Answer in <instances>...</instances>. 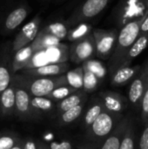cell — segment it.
Here are the masks:
<instances>
[{
  "instance_id": "6da1fadb",
  "label": "cell",
  "mask_w": 148,
  "mask_h": 149,
  "mask_svg": "<svg viewBox=\"0 0 148 149\" xmlns=\"http://www.w3.org/2000/svg\"><path fill=\"white\" fill-rule=\"evenodd\" d=\"M124 117L123 113H117L104 110L93 123L86 128V148L99 149L114 127Z\"/></svg>"
},
{
  "instance_id": "7a4b0ae2",
  "label": "cell",
  "mask_w": 148,
  "mask_h": 149,
  "mask_svg": "<svg viewBox=\"0 0 148 149\" xmlns=\"http://www.w3.org/2000/svg\"><path fill=\"white\" fill-rule=\"evenodd\" d=\"M145 17L130 22L120 29L114 51L109 58L108 72L110 75L121 66L126 54L140 35V25Z\"/></svg>"
},
{
  "instance_id": "3957f363",
  "label": "cell",
  "mask_w": 148,
  "mask_h": 149,
  "mask_svg": "<svg viewBox=\"0 0 148 149\" xmlns=\"http://www.w3.org/2000/svg\"><path fill=\"white\" fill-rule=\"evenodd\" d=\"M13 79L22 85L34 97H45L58 86L67 85L65 74L54 77H30L15 73Z\"/></svg>"
},
{
  "instance_id": "277c9868",
  "label": "cell",
  "mask_w": 148,
  "mask_h": 149,
  "mask_svg": "<svg viewBox=\"0 0 148 149\" xmlns=\"http://www.w3.org/2000/svg\"><path fill=\"white\" fill-rule=\"evenodd\" d=\"M148 15V0H120L113 8L111 18L119 30L126 24Z\"/></svg>"
},
{
  "instance_id": "5b68a950",
  "label": "cell",
  "mask_w": 148,
  "mask_h": 149,
  "mask_svg": "<svg viewBox=\"0 0 148 149\" xmlns=\"http://www.w3.org/2000/svg\"><path fill=\"white\" fill-rule=\"evenodd\" d=\"M31 10L30 5L24 2L8 8L0 17V33L6 36L14 32L25 21Z\"/></svg>"
},
{
  "instance_id": "8992f818",
  "label": "cell",
  "mask_w": 148,
  "mask_h": 149,
  "mask_svg": "<svg viewBox=\"0 0 148 149\" xmlns=\"http://www.w3.org/2000/svg\"><path fill=\"white\" fill-rule=\"evenodd\" d=\"M68 60L69 47L66 45L60 43L57 45L35 52L24 69L35 68L47 64L68 62Z\"/></svg>"
},
{
  "instance_id": "52a82bcc",
  "label": "cell",
  "mask_w": 148,
  "mask_h": 149,
  "mask_svg": "<svg viewBox=\"0 0 148 149\" xmlns=\"http://www.w3.org/2000/svg\"><path fill=\"white\" fill-rule=\"evenodd\" d=\"M113 0H84L66 19L69 27L88 22L99 16Z\"/></svg>"
},
{
  "instance_id": "ba28073f",
  "label": "cell",
  "mask_w": 148,
  "mask_h": 149,
  "mask_svg": "<svg viewBox=\"0 0 148 149\" xmlns=\"http://www.w3.org/2000/svg\"><path fill=\"white\" fill-rule=\"evenodd\" d=\"M15 86V111L14 114L22 121L38 120L42 116L34 110L31 106V96L28 91L12 78Z\"/></svg>"
},
{
  "instance_id": "9c48e42d",
  "label": "cell",
  "mask_w": 148,
  "mask_h": 149,
  "mask_svg": "<svg viewBox=\"0 0 148 149\" xmlns=\"http://www.w3.org/2000/svg\"><path fill=\"white\" fill-rule=\"evenodd\" d=\"M119 31L116 27L108 30L101 28L92 29V33L95 41L96 57L103 60L110 58L116 45Z\"/></svg>"
},
{
  "instance_id": "30bf717a",
  "label": "cell",
  "mask_w": 148,
  "mask_h": 149,
  "mask_svg": "<svg viewBox=\"0 0 148 149\" xmlns=\"http://www.w3.org/2000/svg\"><path fill=\"white\" fill-rule=\"evenodd\" d=\"M94 57H96V48L92 33L72 42L69 47V60L73 64H82Z\"/></svg>"
},
{
  "instance_id": "8fae6325",
  "label": "cell",
  "mask_w": 148,
  "mask_h": 149,
  "mask_svg": "<svg viewBox=\"0 0 148 149\" xmlns=\"http://www.w3.org/2000/svg\"><path fill=\"white\" fill-rule=\"evenodd\" d=\"M41 23V17L38 15L20 29V31L16 34L12 42H10L11 53L24 46L30 45L34 40V38H36L37 34L40 30Z\"/></svg>"
},
{
  "instance_id": "7c38bea8",
  "label": "cell",
  "mask_w": 148,
  "mask_h": 149,
  "mask_svg": "<svg viewBox=\"0 0 148 149\" xmlns=\"http://www.w3.org/2000/svg\"><path fill=\"white\" fill-rule=\"evenodd\" d=\"M148 83V65L141 69L139 74L132 80L128 91V101L133 107L140 109V103Z\"/></svg>"
},
{
  "instance_id": "4fadbf2b",
  "label": "cell",
  "mask_w": 148,
  "mask_h": 149,
  "mask_svg": "<svg viewBox=\"0 0 148 149\" xmlns=\"http://www.w3.org/2000/svg\"><path fill=\"white\" fill-rule=\"evenodd\" d=\"M14 74L11 67L10 43H8L0 50V93L10 85Z\"/></svg>"
},
{
  "instance_id": "5bb4252c",
  "label": "cell",
  "mask_w": 148,
  "mask_h": 149,
  "mask_svg": "<svg viewBox=\"0 0 148 149\" xmlns=\"http://www.w3.org/2000/svg\"><path fill=\"white\" fill-rule=\"evenodd\" d=\"M68 70H70V64L68 62H61L47 64L31 69H24L21 71V73L30 77H54L65 74Z\"/></svg>"
},
{
  "instance_id": "9a60e30c",
  "label": "cell",
  "mask_w": 148,
  "mask_h": 149,
  "mask_svg": "<svg viewBox=\"0 0 148 149\" xmlns=\"http://www.w3.org/2000/svg\"><path fill=\"white\" fill-rule=\"evenodd\" d=\"M98 96L102 100L105 108L113 113H123L129 105L128 99L116 92L104 91L100 92Z\"/></svg>"
},
{
  "instance_id": "2e32d148",
  "label": "cell",
  "mask_w": 148,
  "mask_h": 149,
  "mask_svg": "<svg viewBox=\"0 0 148 149\" xmlns=\"http://www.w3.org/2000/svg\"><path fill=\"white\" fill-rule=\"evenodd\" d=\"M132 116L124 115L99 149H119Z\"/></svg>"
},
{
  "instance_id": "e0dca14e",
  "label": "cell",
  "mask_w": 148,
  "mask_h": 149,
  "mask_svg": "<svg viewBox=\"0 0 148 149\" xmlns=\"http://www.w3.org/2000/svg\"><path fill=\"white\" fill-rule=\"evenodd\" d=\"M140 65H128L118 68L111 74V85L113 86H121L132 81L140 72Z\"/></svg>"
},
{
  "instance_id": "ac0fdd59",
  "label": "cell",
  "mask_w": 148,
  "mask_h": 149,
  "mask_svg": "<svg viewBox=\"0 0 148 149\" xmlns=\"http://www.w3.org/2000/svg\"><path fill=\"white\" fill-rule=\"evenodd\" d=\"M35 52L31 44L11 53V67L14 73L24 70Z\"/></svg>"
},
{
  "instance_id": "d6986e66",
  "label": "cell",
  "mask_w": 148,
  "mask_h": 149,
  "mask_svg": "<svg viewBox=\"0 0 148 149\" xmlns=\"http://www.w3.org/2000/svg\"><path fill=\"white\" fill-rule=\"evenodd\" d=\"M148 46V32L143 33L139 35V37L137 38V39L134 41V43L132 45L131 48L129 49V51L127 52V53L126 54L121 66H128L131 65L132 62L137 58L139 57Z\"/></svg>"
},
{
  "instance_id": "ffe728a7",
  "label": "cell",
  "mask_w": 148,
  "mask_h": 149,
  "mask_svg": "<svg viewBox=\"0 0 148 149\" xmlns=\"http://www.w3.org/2000/svg\"><path fill=\"white\" fill-rule=\"evenodd\" d=\"M15 111V86L11 81L10 85L0 93V113L4 117H10Z\"/></svg>"
},
{
  "instance_id": "44dd1931",
  "label": "cell",
  "mask_w": 148,
  "mask_h": 149,
  "mask_svg": "<svg viewBox=\"0 0 148 149\" xmlns=\"http://www.w3.org/2000/svg\"><path fill=\"white\" fill-rule=\"evenodd\" d=\"M88 98V93L83 89L78 90L72 94L69 95L65 99L60 100L57 103V113L58 115L63 112H65L83 102H86Z\"/></svg>"
},
{
  "instance_id": "7402d4cb",
  "label": "cell",
  "mask_w": 148,
  "mask_h": 149,
  "mask_svg": "<svg viewBox=\"0 0 148 149\" xmlns=\"http://www.w3.org/2000/svg\"><path fill=\"white\" fill-rule=\"evenodd\" d=\"M104 110H106V108L100 98L99 96L93 97L83 119L85 128H88Z\"/></svg>"
},
{
  "instance_id": "603a6c76",
  "label": "cell",
  "mask_w": 148,
  "mask_h": 149,
  "mask_svg": "<svg viewBox=\"0 0 148 149\" xmlns=\"http://www.w3.org/2000/svg\"><path fill=\"white\" fill-rule=\"evenodd\" d=\"M31 103L34 110L38 112L41 116H43L44 114L51 115L53 113L57 112V102L53 101L48 97L31 96Z\"/></svg>"
},
{
  "instance_id": "cb8c5ba5",
  "label": "cell",
  "mask_w": 148,
  "mask_h": 149,
  "mask_svg": "<svg viewBox=\"0 0 148 149\" xmlns=\"http://www.w3.org/2000/svg\"><path fill=\"white\" fill-rule=\"evenodd\" d=\"M40 29L44 31V32L49 33L56 37L57 38L60 39L61 41H63L66 39V36H67L70 27L66 20L57 19V20H54L46 24L43 28H40Z\"/></svg>"
},
{
  "instance_id": "d4e9b609",
  "label": "cell",
  "mask_w": 148,
  "mask_h": 149,
  "mask_svg": "<svg viewBox=\"0 0 148 149\" xmlns=\"http://www.w3.org/2000/svg\"><path fill=\"white\" fill-rule=\"evenodd\" d=\"M60 43H62V41L60 39L57 38L56 37H54L49 33L44 32V31H42L40 29L38 33L37 34L36 38L31 44L34 51L37 52V51H39L42 49H45L48 47L57 45Z\"/></svg>"
},
{
  "instance_id": "484cf974",
  "label": "cell",
  "mask_w": 148,
  "mask_h": 149,
  "mask_svg": "<svg viewBox=\"0 0 148 149\" xmlns=\"http://www.w3.org/2000/svg\"><path fill=\"white\" fill-rule=\"evenodd\" d=\"M92 29H93L92 25L88 22L77 24L76 25L70 27L66 36V39L71 42L82 39L85 37L90 35L92 32Z\"/></svg>"
},
{
  "instance_id": "4316f807",
  "label": "cell",
  "mask_w": 148,
  "mask_h": 149,
  "mask_svg": "<svg viewBox=\"0 0 148 149\" xmlns=\"http://www.w3.org/2000/svg\"><path fill=\"white\" fill-rule=\"evenodd\" d=\"M137 136H136V122L133 117H131L128 123L126 131L123 137L119 149H136Z\"/></svg>"
},
{
  "instance_id": "83f0119b",
  "label": "cell",
  "mask_w": 148,
  "mask_h": 149,
  "mask_svg": "<svg viewBox=\"0 0 148 149\" xmlns=\"http://www.w3.org/2000/svg\"><path fill=\"white\" fill-rule=\"evenodd\" d=\"M86 102H83L65 112L61 113L60 114H58V124L60 126H66L69 125L72 122H74L76 120H78L85 108Z\"/></svg>"
},
{
  "instance_id": "f1b7e54d",
  "label": "cell",
  "mask_w": 148,
  "mask_h": 149,
  "mask_svg": "<svg viewBox=\"0 0 148 149\" xmlns=\"http://www.w3.org/2000/svg\"><path fill=\"white\" fill-rule=\"evenodd\" d=\"M67 85L70 86L80 90L83 88V77H84V70L82 66H78L72 70H68L65 73Z\"/></svg>"
},
{
  "instance_id": "f546056e",
  "label": "cell",
  "mask_w": 148,
  "mask_h": 149,
  "mask_svg": "<svg viewBox=\"0 0 148 149\" xmlns=\"http://www.w3.org/2000/svg\"><path fill=\"white\" fill-rule=\"evenodd\" d=\"M81 66L84 70L90 71L94 75H96L99 80L103 79L106 77V72H107V69L106 65L101 61L96 60L93 58L85 61L84 63H82Z\"/></svg>"
},
{
  "instance_id": "4dcf8cb0",
  "label": "cell",
  "mask_w": 148,
  "mask_h": 149,
  "mask_svg": "<svg viewBox=\"0 0 148 149\" xmlns=\"http://www.w3.org/2000/svg\"><path fill=\"white\" fill-rule=\"evenodd\" d=\"M76 91H78V90L72 87V86H70L69 85H64V86L57 87L56 89H54L51 93H50L45 97H48L49 99H51L53 101L58 103L60 100H62L65 99L66 97H68L69 95L72 94Z\"/></svg>"
},
{
  "instance_id": "1f68e13d",
  "label": "cell",
  "mask_w": 148,
  "mask_h": 149,
  "mask_svg": "<svg viewBox=\"0 0 148 149\" xmlns=\"http://www.w3.org/2000/svg\"><path fill=\"white\" fill-rule=\"evenodd\" d=\"M84 70V69H83ZM100 80L97 78L96 75H94L92 72L87 70H84V77H83V90L87 93H92L94 92L99 84Z\"/></svg>"
},
{
  "instance_id": "d6a6232c",
  "label": "cell",
  "mask_w": 148,
  "mask_h": 149,
  "mask_svg": "<svg viewBox=\"0 0 148 149\" xmlns=\"http://www.w3.org/2000/svg\"><path fill=\"white\" fill-rule=\"evenodd\" d=\"M20 140L21 138L14 133H2L0 134V149H10Z\"/></svg>"
},
{
  "instance_id": "836d02e7",
  "label": "cell",
  "mask_w": 148,
  "mask_h": 149,
  "mask_svg": "<svg viewBox=\"0 0 148 149\" xmlns=\"http://www.w3.org/2000/svg\"><path fill=\"white\" fill-rule=\"evenodd\" d=\"M140 119L143 124H146L148 120V83L140 103Z\"/></svg>"
},
{
  "instance_id": "e575fe53",
  "label": "cell",
  "mask_w": 148,
  "mask_h": 149,
  "mask_svg": "<svg viewBox=\"0 0 148 149\" xmlns=\"http://www.w3.org/2000/svg\"><path fill=\"white\" fill-rule=\"evenodd\" d=\"M138 149H148V122L145 124L138 142Z\"/></svg>"
},
{
  "instance_id": "d590c367",
  "label": "cell",
  "mask_w": 148,
  "mask_h": 149,
  "mask_svg": "<svg viewBox=\"0 0 148 149\" xmlns=\"http://www.w3.org/2000/svg\"><path fill=\"white\" fill-rule=\"evenodd\" d=\"M49 147L51 149H72V143L67 141H62L60 142L52 141Z\"/></svg>"
},
{
  "instance_id": "8d00e7d4",
  "label": "cell",
  "mask_w": 148,
  "mask_h": 149,
  "mask_svg": "<svg viewBox=\"0 0 148 149\" xmlns=\"http://www.w3.org/2000/svg\"><path fill=\"white\" fill-rule=\"evenodd\" d=\"M23 149H38V141H35L31 137H27L23 140Z\"/></svg>"
},
{
  "instance_id": "74e56055",
  "label": "cell",
  "mask_w": 148,
  "mask_h": 149,
  "mask_svg": "<svg viewBox=\"0 0 148 149\" xmlns=\"http://www.w3.org/2000/svg\"><path fill=\"white\" fill-rule=\"evenodd\" d=\"M146 32H148V15L145 17L143 22L141 23L140 29V35L146 33Z\"/></svg>"
},
{
  "instance_id": "f35d334b",
  "label": "cell",
  "mask_w": 148,
  "mask_h": 149,
  "mask_svg": "<svg viewBox=\"0 0 148 149\" xmlns=\"http://www.w3.org/2000/svg\"><path fill=\"white\" fill-rule=\"evenodd\" d=\"M38 149H51L48 145H46L44 142L38 141Z\"/></svg>"
},
{
  "instance_id": "ab89813d",
  "label": "cell",
  "mask_w": 148,
  "mask_h": 149,
  "mask_svg": "<svg viewBox=\"0 0 148 149\" xmlns=\"http://www.w3.org/2000/svg\"><path fill=\"white\" fill-rule=\"evenodd\" d=\"M10 149H23V140L21 139L14 147H12Z\"/></svg>"
},
{
  "instance_id": "60d3db41",
  "label": "cell",
  "mask_w": 148,
  "mask_h": 149,
  "mask_svg": "<svg viewBox=\"0 0 148 149\" xmlns=\"http://www.w3.org/2000/svg\"><path fill=\"white\" fill-rule=\"evenodd\" d=\"M56 2H63V1H65V0H55Z\"/></svg>"
},
{
  "instance_id": "b9f144b4",
  "label": "cell",
  "mask_w": 148,
  "mask_h": 149,
  "mask_svg": "<svg viewBox=\"0 0 148 149\" xmlns=\"http://www.w3.org/2000/svg\"><path fill=\"white\" fill-rule=\"evenodd\" d=\"M40 1H43V2H45V1H50V0H40Z\"/></svg>"
},
{
  "instance_id": "7bdbcfd3",
  "label": "cell",
  "mask_w": 148,
  "mask_h": 149,
  "mask_svg": "<svg viewBox=\"0 0 148 149\" xmlns=\"http://www.w3.org/2000/svg\"><path fill=\"white\" fill-rule=\"evenodd\" d=\"M147 122H148V120H147ZM144 125H145V124H144Z\"/></svg>"
}]
</instances>
